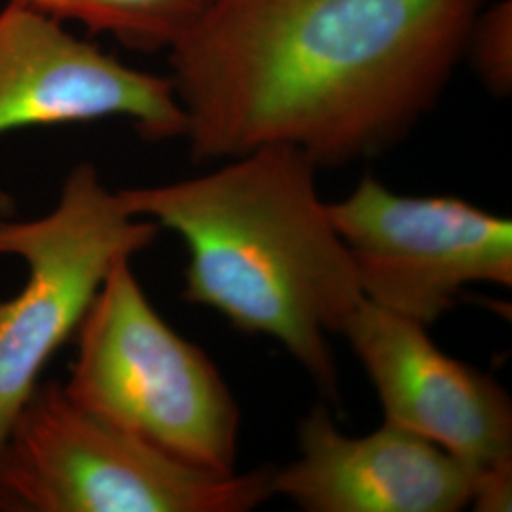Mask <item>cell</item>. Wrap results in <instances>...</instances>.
<instances>
[{"label": "cell", "instance_id": "obj_1", "mask_svg": "<svg viewBox=\"0 0 512 512\" xmlns=\"http://www.w3.org/2000/svg\"><path fill=\"white\" fill-rule=\"evenodd\" d=\"M486 0H211L169 48L196 162L382 154L437 105Z\"/></svg>", "mask_w": 512, "mask_h": 512}, {"label": "cell", "instance_id": "obj_10", "mask_svg": "<svg viewBox=\"0 0 512 512\" xmlns=\"http://www.w3.org/2000/svg\"><path fill=\"white\" fill-rule=\"evenodd\" d=\"M59 21H78L139 50L171 48L211 0H10Z\"/></svg>", "mask_w": 512, "mask_h": 512}, {"label": "cell", "instance_id": "obj_7", "mask_svg": "<svg viewBox=\"0 0 512 512\" xmlns=\"http://www.w3.org/2000/svg\"><path fill=\"white\" fill-rule=\"evenodd\" d=\"M340 336L365 368L384 421L458 459L473 478L471 509L511 511L512 403L505 387L444 353L427 327L368 300Z\"/></svg>", "mask_w": 512, "mask_h": 512}, {"label": "cell", "instance_id": "obj_2", "mask_svg": "<svg viewBox=\"0 0 512 512\" xmlns=\"http://www.w3.org/2000/svg\"><path fill=\"white\" fill-rule=\"evenodd\" d=\"M315 173L302 152L266 147L200 177L118 194L131 215L183 239L188 304L274 340L338 404L329 338L365 296Z\"/></svg>", "mask_w": 512, "mask_h": 512}, {"label": "cell", "instance_id": "obj_5", "mask_svg": "<svg viewBox=\"0 0 512 512\" xmlns=\"http://www.w3.org/2000/svg\"><path fill=\"white\" fill-rule=\"evenodd\" d=\"M160 232L154 220L129 213L93 164L74 165L50 213L0 219V255L27 268L23 289L0 300V448L114 262L147 251Z\"/></svg>", "mask_w": 512, "mask_h": 512}, {"label": "cell", "instance_id": "obj_3", "mask_svg": "<svg viewBox=\"0 0 512 512\" xmlns=\"http://www.w3.org/2000/svg\"><path fill=\"white\" fill-rule=\"evenodd\" d=\"M74 403L150 448L207 473H236L241 412L211 357L150 304L120 258L76 332Z\"/></svg>", "mask_w": 512, "mask_h": 512}, {"label": "cell", "instance_id": "obj_9", "mask_svg": "<svg viewBox=\"0 0 512 512\" xmlns=\"http://www.w3.org/2000/svg\"><path fill=\"white\" fill-rule=\"evenodd\" d=\"M473 478L458 459L393 423L349 437L325 404L298 423V458L274 469V495L306 512H459Z\"/></svg>", "mask_w": 512, "mask_h": 512}, {"label": "cell", "instance_id": "obj_6", "mask_svg": "<svg viewBox=\"0 0 512 512\" xmlns=\"http://www.w3.org/2000/svg\"><path fill=\"white\" fill-rule=\"evenodd\" d=\"M370 304L433 327L473 285L512 287V222L458 196H406L365 175L327 202Z\"/></svg>", "mask_w": 512, "mask_h": 512}, {"label": "cell", "instance_id": "obj_8", "mask_svg": "<svg viewBox=\"0 0 512 512\" xmlns=\"http://www.w3.org/2000/svg\"><path fill=\"white\" fill-rule=\"evenodd\" d=\"M126 118L148 141L186 133L171 78L131 69L59 19L10 2L0 10V135ZM12 207L0 192V213Z\"/></svg>", "mask_w": 512, "mask_h": 512}, {"label": "cell", "instance_id": "obj_11", "mask_svg": "<svg viewBox=\"0 0 512 512\" xmlns=\"http://www.w3.org/2000/svg\"><path fill=\"white\" fill-rule=\"evenodd\" d=\"M465 57L488 92L497 97L512 92V0L482 6L469 31Z\"/></svg>", "mask_w": 512, "mask_h": 512}, {"label": "cell", "instance_id": "obj_4", "mask_svg": "<svg viewBox=\"0 0 512 512\" xmlns=\"http://www.w3.org/2000/svg\"><path fill=\"white\" fill-rule=\"evenodd\" d=\"M274 497V469L217 475L95 418L40 382L0 448V512H247Z\"/></svg>", "mask_w": 512, "mask_h": 512}]
</instances>
